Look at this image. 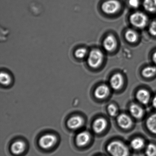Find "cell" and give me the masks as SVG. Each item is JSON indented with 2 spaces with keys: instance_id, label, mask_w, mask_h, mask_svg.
Listing matches in <instances>:
<instances>
[{
  "instance_id": "cell-6",
  "label": "cell",
  "mask_w": 156,
  "mask_h": 156,
  "mask_svg": "<svg viewBox=\"0 0 156 156\" xmlns=\"http://www.w3.org/2000/svg\"><path fill=\"white\" fill-rule=\"evenodd\" d=\"M117 41L112 35H108L104 39L103 47L108 52H112L117 47Z\"/></svg>"
},
{
  "instance_id": "cell-10",
  "label": "cell",
  "mask_w": 156,
  "mask_h": 156,
  "mask_svg": "<svg viewBox=\"0 0 156 156\" xmlns=\"http://www.w3.org/2000/svg\"><path fill=\"white\" fill-rule=\"evenodd\" d=\"M107 122L105 119L100 118L95 120L93 124V130L96 133L99 134L103 131L106 128Z\"/></svg>"
},
{
  "instance_id": "cell-12",
  "label": "cell",
  "mask_w": 156,
  "mask_h": 156,
  "mask_svg": "<svg viewBox=\"0 0 156 156\" xmlns=\"http://www.w3.org/2000/svg\"><path fill=\"white\" fill-rule=\"evenodd\" d=\"M25 143L22 140H17L13 143L11 147V151L15 155H18L22 154L25 151Z\"/></svg>"
},
{
  "instance_id": "cell-25",
  "label": "cell",
  "mask_w": 156,
  "mask_h": 156,
  "mask_svg": "<svg viewBox=\"0 0 156 156\" xmlns=\"http://www.w3.org/2000/svg\"><path fill=\"white\" fill-rule=\"evenodd\" d=\"M150 34L153 36H156V21L151 23L149 28Z\"/></svg>"
},
{
  "instance_id": "cell-21",
  "label": "cell",
  "mask_w": 156,
  "mask_h": 156,
  "mask_svg": "<svg viewBox=\"0 0 156 156\" xmlns=\"http://www.w3.org/2000/svg\"><path fill=\"white\" fill-rule=\"evenodd\" d=\"M0 80L1 84L5 85H7L11 82V78L8 73L5 72H3L1 73Z\"/></svg>"
},
{
  "instance_id": "cell-4",
  "label": "cell",
  "mask_w": 156,
  "mask_h": 156,
  "mask_svg": "<svg viewBox=\"0 0 156 156\" xmlns=\"http://www.w3.org/2000/svg\"><path fill=\"white\" fill-rule=\"evenodd\" d=\"M121 4L117 0H107L101 5L102 10L107 14H113L120 10Z\"/></svg>"
},
{
  "instance_id": "cell-23",
  "label": "cell",
  "mask_w": 156,
  "mask_h": 156,
  "mask_svg": "<svg viewBox=\"0 0 156 156\" xmlns=\"http://www.w3.org/2000/svg\"><path fill=\"white\" fill-rule=\"evenodd\" d=\"M86 49L84 47L78 48L75 51L74 55L76 58L78 59H82L85 57L87 54Z\"/></svg>"
},
{
  "instance_id": "cell-18",
  "label": "cell",
  "mask_w": 156,
  "mask_h": 156,
  "mask_svg": "<svg viewBox=\"0 0 156 156\" xmlns=\"http://www.w3.org/2000/svg\"><path fill=\"white\" fill-rule=\"evenodd\" d=\"M130 145L133 149L135 150H140L144 147L145 143L143 139L137 137L131 141Z\"/></svg>"
},
{
  "instance_id": "cell-5",
  "label": "cell",
  "mask_w": 156,
  "mask_h": 156,
  "mask_svg": "<svg viewBox=\"0 0 156 156\" xmlns=\"http://www.w3.org/2000/svg\"><path fill=\"white\" fill-rule=\"evenodd\" d=\"M57 137L54 134H46L40 139L39 144L41 148L48 149L52 147L57 142Z\"/></svg>"
},
{
  "instance_id": "cell-14",
  "label": "cell",
  "mask_w": 156,
  "mask_h": 156,
  "mask_svg": "<svg viewBox=\"0 0 156 156\" xmlns=\"http://www.w3.org/2000/svg\"><path fill=\"white\" fill-rule=\"evenodd\" d=\"M150 94L149 92L145 89L139 90L137 93L136 98L137 100L143 104H146L150 99Z\"/></svg>"
},
{
  "instance_id": "cell-3",
  "label": "cell",
  "mask_w": 156,
  "mask_h": 156,
  "mask_svg": "<svg viewBox=\"0 0 156 156\" xmlns=\"http://www.w3.org/2000/svg\"><path fill=\"white\" fill-rule=\"evenodd\" d=\"M129 20L133 26L139 28H143L146 27L148 20L147 15L140 12L133 13L130 16Z\"/></svg>"
},
{
  "instance_id": "cell-13",
  "label": "cell",
  "mask_w": 156,
  "mask_h": 156,
  "mask_svg": "<svg viewBox=\"0 0 156 156\" xmlns=\"http://www.w3.org/2000/svg\"><path fill=\"white\" fill-rule=\"evenodd\" d=\"M109 93V89L107 85H101L95 90L94 96L98 99H103L108 95Z\"/></svg>"
},
{
  "instance_id": "cell-2",
  "label": "cell",
  "mask_w": 156,
  "mask_h": 156,
  "mask_svg": "<svg viewBox=\"0 0 156 156\" xmlns=\"http://www.w3.org/2000/svg\"><path fill=\"white\" fill-rule=\"evenodd\" d=\"M103 54L100 50L95 49L90 51L89 54L87 62L88 65L92 68H97L102 63Z\"/></svg>"
},
{
  "instance_id": "cell-26",
  "label": "cell",
  "mask_w": 156,
  "mask_h": 156,
  "mask_svg": "<svg viewBox=\"0 0 156 156\" xmlns=\"http://www.w3.org/2000/svg\"><path fill=\"white\" fill-rule=\"evenodd\" d=\"M128 4L131 7L134 9L137 8L140 6V0H128Z\"/></svg>"
},
{
  "instance_id": "cell-11",
  "label": "cell",
  "mask_w": 156,
  "mask_h": 156,
  "mask_svg": "<svg viewBox=\"0 0 156 156\" xmlns=\"http://www.w3.org/2000/svg\"><path fill=\"white\" fill-rule=\"evenodd\" d=\"M90 139L89 133L87 131H82L77 135L76 138V143L79 146L83 147L89 143Z\"/></svg>"
},
{
  "instance_id": "cell-1",
  "label": "cell",
  "mask_w": 156,
  "mask_h": 156,
  "mask_svg": "<svg viewBox=\"0 0 156 156\" xmlns=\"http://www.w3.org/2000/svg\"><path fill=\"white\" fill-rule=\"evenodd\" d=\"M107 151L112 156H128L129 151L127 147L121 142H111L107 146Z\"/></svg>"
},
{
  "instance_id": "cell-24",
  "label": "cell",
  "mask_w": 156,
  "mask_h": 156,
  "mask_svg": "<svg viewBox=\"0 0 156 156\" xmlns=\"http://www.w3.org/2000/svg\"><path fill=\"white\" fill-rule=\"evenodd\" d=\"M108 114L112 117H114L117 114V107L113 104L108 105Z\"/></svg>"
},
{
  "instance_id": "cell-22",
  "label": "cell",
  "mask_w": 156,
  "mask_h": 156,
  "mask_svg": "<svg viewBox=\"0 0 156 156\" xmlns=\"http://www.w3.org/2000/svg\"><path fill=\"white\" fill-rule=\"evenodd\" d=\"M146 154L147 156H156V146L153 143H150L147 146Z\"/></svg>"
},
{
  "instance_id": "cell-7",
  "label": "cell",
  "mask_w": 156,
  "mask_h": 156,
  "mask_svg": "<svg viewBox=\"0 0 156 156\" xmlns=\"http://www.w3.org/2000/svg\"><path fill=\"white\" fill-rule=\"evenodd\" d=\"M117 121L119 126L123 129H128L132 124V121L130 117L125 114L119 115L117 117Z\"/></svg>"
},
{
  "instance_id": "cell-9",
  "label": "cell",
  "mask_w": 156,
  "mask_h": 156,
  "mask_svg": "<svg viewBox=\"0 0 156 156\" xmlns=\"http://www.w3.org/2000/svg\"><path fill=\"white\" fill-rule=\"evenodd\" d=\"M112 88L114 90H118L121 88L123 83V76L120 73H117L112 76L110 81Z\"/></svg>"
},
{
  "instance_id": "cell-19",
  "label": "cell",
  "mask_w": 156,
  "mask_h": 156,
  "mask_svg": "<svg viewBox=\"0 0 156 156\" xmlns=\"http://www.w3.org/2000/svg\"><path fill=\"white\" fill-rule=\"evenodd\" d=\"M125 38L126 40L131 43L135 42L138 39V34L135 31L128 30L125 34Z\"/></svg>"
},
{
  "instance_id": "cell-27",
  "label": "cell",
  "mask_w": 156,
  "mask_h": 156,
  "mask_svg": "<svg viewBox=\"0 0 156 156\" xmlns=\"http://www.w3.org/2000/svg\"><path fill=\"white\" fill-rule=\"evenodd\" d=\"M152 105L154 107L156 108V96L153 99Z\"/></svg>"
},
{
  "instance_id": "cell-8",
  "label": "cell",
  "mask_w": 156,
  "mask_h": 156,
  "mask_svg": "<svg viewBox=\"0 0 156 156\" xmlns=\"http://www.w3.org/2000/svg\"><path fill=\"white\" fill-rule=\"evenodd\" d=\"M83 120L82 117L79 115L73 116L68 120V126L70 129H77L82 126Z\"/></svg>"
},
{
  "instance_id": "cell-20",
  "label": "cell",
  "mask_w": 156,
  "mask_h": 156,
  "mask_svg": "<svg viewBox=\"0 0 156 156\" xmlns=\"http://www.w3.org/2000/svg\"><path fill=\"white\" fill-rule=\"evenodd\" d=\"M142 74L145 78H149L153 77L156 74V67L154 66L146 67L142 71Z\"/></svg>"
},
{
  "instance_id": "cell-28",
  "label": "cell",
  "mask_w": 156,
  "mask_h": 156,
  "mask_svg": "<svg viewBox=\"0 0 156 156\" xmlns=\"http://www.w3.org/2000/svg\"><path fill=\"white\" fill-rule=\"evenodd\" d=\"M152 59L154 63L156 65V51L153 54Z\"/></svg>"
},
{
  "instance_id": "cell-17",
  "label": "cell",
  "mask_w": 156,
  "mask_h": 156,
  "mask_svg": "<svg viewBox=\"0 0 156 156\" xmlns=\"http://www.w3.org/2000/svg\"><path fill=\"white\" fill-rule=\"evenodd\" d=\"M144 8L147 12L154 13L156 12V0H144Z\"/></svg>"
},
{
  "instance_id": "cell-15",
  "label": "cell",
  "mask_w": 156,
  "mask_h": 156,
  "mask_svg": "<svg viewBox=\"0 0 156 156\" xmlns=\"http://www.w3.org/2000/svg\"><path fill=\"white\" fill-rule=\"evenodd\" d=\"M129 111L133 117L137 119L141 118L144 115V110L141 107L136 104H133L130 107Z\"/></svg>"
},
{
  "instance_id": "cell-16",
  "label": "cell",
  "mask_w": 156,
  "mask_h": 156,
  "mask_svg": "<svg viewBox=\"0 0 156 156\" xmlns=\"http://www.w3.org/2000/svg\"><path fill=\"white\" fill-rule=\"evenodd\" d=\"M146 125L151 132L156 134V113L148 118L146 122Z\"/></svg>"
}]
</instances>
